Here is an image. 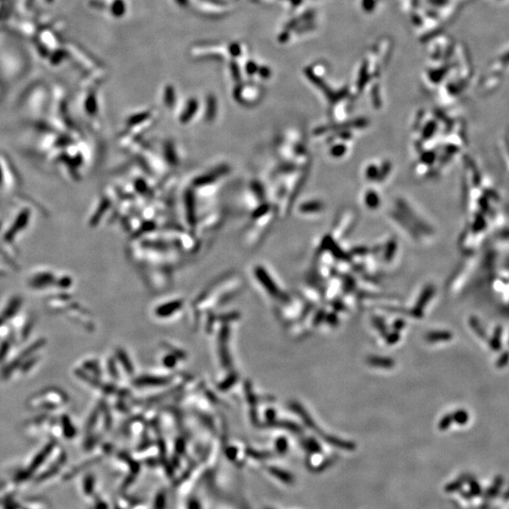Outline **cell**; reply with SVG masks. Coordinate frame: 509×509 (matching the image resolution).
Instances as JSON below:
<instances>
[{
    "mask_svg": "<svg viewBox=\"0 0 509 509\" xmlns=\"http://www.w3.org/2000/svg\"><path fill=\"white\" fill-rule=\"evenodd\" d=\"M270 473L272 475L275 476L277 479H279L280 481H282L284 484H287V485H291L293 484V481H294V478L293 476L287 473V472H284L282 470H278V469H270Z\"/></svg>",
    "mask_w": 509,
    "mask_h": 509,
    "instance_id": "obj_5",
    "label": "cell"
},
{
    "mask_svg": "<svg viewBox=\"0 0 509 509\" xmlns=\"http://www.w3.org/2000/svg\"><path fill=\"white\" fill-rule=\"evenodd\" d=\"M50 457V456H49ZM45 462L40 471L36 474L32 480L29 483L28 489H40L49 487L53 484V481L62 478V469L66 462V455L63 452H59L56 454L52 460Z\"/></svg>",
    "mask_w": 509,
    "mask_h": 509,
    "instance_id": "obj_1",
    "label": "cell"
},
{
    "mask_svg": "<svg viewBox=\"0 0 509 509\" xmlns=\"http://www.w3.org/2000/svg\"><path fill=\"white\" fill-rule=\"evenodd\" d=\"M19 502L26 509H51L50 503L41 498H25Z\"/></svg>",
    "mask_w": 509,
    "mask_h": 509,
    "instance_id": "obj_3",
    "label": "cell"
},
{
    "mask_svg": "<svg viewBox=\"0 0 509 509\" xmlns=\"http://www.w3.org/2000/svg\"><path fill=\"white\" fill-rule=\"evenodd\" d=\"M265 509H273V508H265Z\"/></svg>",
    "mask_w": 509,
    "mask_h": 509,
    "instance_id": "obj_10",
    "label": "cell"
},
{
    "mask_svg": "<svg viewBox=\"0 0 509 509\" xmlns=\"http://www.w3.org/2000/svg\"><path fill=\"white\" fill-rule=\"evenodd\" d=\"M4 509H26L22 504L21 502H19V500H17L16 498L15 499H13L12 501L7 502L6 505H5V508Z\"/></svg>",
    "mask_w": 509,
    "mask_h": 509,
    "instance_id": "obj_7",
    "label": "cell"
},
{
    "mask_svg": "<svg viewBox=\"0 0 509 509\" xmlns=\"http://www.w3.org/2000/svg\"><path fill=\"white\" fill-rule=\"evenodd\" d=\"M233 46H234V47H232V48H231V51H232V54H235V55H237V54L239 53V47H238L237 45H233Z\"/></svg>",
    "mask_w": 509,
    "mask_h": 509,
    "instance_id": "obj_9",
    "label": "cell"
},
{
    "mask_svg": "<svg viewBox=\"0 0 509 509\" xmlns=\"http://www.w3.org/2000/svg\"><path fill=\"white\" fill-rule=\"evenodd\" d=\"M166 497L164 493L160 492L158 496L156 497V501H155V509H164L165 508L166 504Z\"/></svg>",
    "mask_w": 509,
    "mask_h": 509,
    "instance_id": "obj_6",
    "label": "cell"
},
{
    "mask_svg": "<svg viewBox=\"0 0 509 509\" xmlns=\"http://www.w3.org/2000/svg\"><path fill=\"white\" fill-rule=\"evenodd\" d=\"M87 503V509H110V503L107 501V498L100 494L96 496Z\"/></svg>",
    "mask_w": 509,
    "mask_h": 509,
    "instance_id": "obj_4",
    "label": "cell"
},
{
    "mask_svg": "<svg viewBox=\"0 0 509 509\" xmlns=\"http://www.w3.org/2000/svg\"><path fill=\"white\" fill-rule=\"evenodd\" d=\"M79 489L83 499L86 502H89L96 496L98 495L99 487L96 476L94 475H85L81 480V483H79Z\"/></svg>",
    "mask_w": 509,
    "mask_h": 509,
    "instance_id": "obj_2",
    "label": "cell"
},
{
    "mask_svg": "<svg viewBox=\"0 0 509 509\" xmlns=\"http://www.w3.org/2000/svg\"><path fill=\"white\" fill-rule=\"evenodd\" d=\"M114 6L116 7V9H113V12H114L115 14H123V12H124V4H123V2H122V1L118 0V1H116V3H115V5H114Z\"/></svg>",
    "mask_w": 509,
    "mask_h": 509,
    "instance_id": "obj_8",
    "label": "cell"
}]
</instances>
